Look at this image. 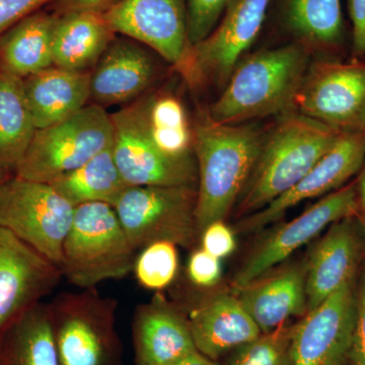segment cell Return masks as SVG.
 <instances>
[{"instance_id":"obj_7","label":"cell","mask_w":365,"mask_h":365,"mask_svg":"<svg viewBox=\"0 0 365 365\" xmlns=\"http://www.w3.org/2000/svg\"><path fill=\"white\" fill-rule=\"evenodd\" d=\"M76 206L51 184L13 175L0 186V227L59 268Z\"/></svg>"},{"instance_id":"obj_3","label":"cell","mask_w":365,"mask_h":365,"mask_svg":"<svg viewBox=\"0 0 365 365\" xmlns=\"http://www.w3.org/2000/svg\"><path fill=\"white\" fill-rule=\"evenodd\" d=\"M341 132L290 112L267 137L239 199L237 212L251 215L266 207L297 184L330 150Z\"/></svg>"},{"instance_id":"obj_19","label":"cell","mask_w":365,"mask_h":365,"mask_svg":"<svg viewBox=\"0 0 365 365\" xmlns=\"http://www.w3.org/2000/svg\"><path fill=\"white\" fill-rule=\"evenodd\" d=\"M90 74V100L105 108L143 96L153 85L157 67L150 53L134 41L114 39Z\"/></svg>"},{"instance_id":"obj_2","label":"cell","mask_w":365,"mask_h":365,"mask_svg":"<svg viewBox=\"0 0 365 365\" xmlns=\"http://www.w3.org/2000/svg\"><path fill=\"white\" fill-rule=\"evenodd\" d=\"M197 163L196 223L199 237L211 222L225 220L248 184L264 141L252 125H197L193 133Z\"/></svg>"},{"instance_id":"obj_5","label":"cell","mask_w":365,"mask_h":365,"mask_svg":"<svg viewBox=\"0 0 365 365\" xmlns=\"http://www.w3.org/2000/svg\"><path fill=\"white\" fill-rule=\"evenodd\" d=\"M47 307L60 365H124L116 299L86 288L57 294Z\"/></svg>"},{"instance_id":"obj_36","label":"cell","mask_w":365,"mask_h":365,"mask_svg":"<svg viewBox=\"0 0 365 365\" xmlns=\"http://www.w3.org/2000/svg\"><path fill=\"white\" fill-rule=\"evenodd\" d=\"M348 11L352 24L353 51L365 56V0H348Z\"/></svg>"},{"instance_id":"obj_8","label":"cell","mask_w":365,"mask_h":365,"mask_svg":"<svg viewBox=\"0 0 365 365\" xmlns=\"http://www.w3.org/2000/svg\"><path fill=\"white\" fill-rule=\"evenodd\" d=\"M196 203L197 186H129L114 208L135 251L155 242L191 248L200 237Z\"/></svg>"},{"instance_id":"obj_26","label":"cell","mask_w":365,"mask_h":365,"mask_svg":"<svg viewBox=\"0 0 365 365\" xmlns=\"http://www.w3.org/2000/svg\"><path fill=\"white\" fill-rule=\"evenodd\" d=\"M50 184L73 206L101 202L113 207L129 187L118 169L112 145Z\"/></svg>"},{"instance_id":"obj_22","label":"cell","mask_w":365,"mask_h":365,"mask_svg":"<svg viewBox=\"0 0 365 365\" xmlns=\"http://www.w3.org/2000/svg\"><path fill=\"white\" fill-rule=\"evenodd\" d=\"M306 265H294L237 290V297L260 329L269 333L307 312Z\"/></svg>"},{"instance_id":"obj_6","label":"cell","mask_w":365,"mask_h":365,"mask_svg":"<svg viewBox=\"0 0 365 365\" xmlns=\"http://www.w3.org/2000/svg\"><path fill=\"white\" fill-rule=\"evenodd\" d=\"M113 143L111 115L97 104L45 128L37 129L14 174L52 182L81 167Z\"/></svg>"},{"instance_id":"obj_9","label":"cell","mask_w":365,"mask_h":365,"mask_svg":"<svg viewBox=\"0 0 365 365\" xmlns=\"http://www.w3.org/2000/svg\"><path fill=\"white\" fill-rule=\"evenodd\" d=\"M148 98L111 115L112 150L128 186H197L195 157H170L153 143L148 122Z\"/></svg>"},{"instance_id":"obj_12","label":"cell","mask_w":365,"mask_h":365,"mask_svg":"<svg viewBox=\"0 0 365 365\" xmlns=\"http://www.w3.org/2000/svg\"><path fill=\"white\" fill-rule=\"evenodd\" d=\"M354 280L346 283L292 327V365H342L350 356L355 322Z\"/></svg>"},{"instance_id":"obj_17","label":"cell","mask_w":365,"mask_h":365,"mask_svg":"<svg viewBox=\"0 0 365 365\" xmlns=\"http://www.w3.org/2000/svg\"><path fill=\"white\" fill-rule=\"evenodd\" d=\"M132 336L136 365H175L197 350L188 317L160 294L136 307Z\"/></svg>"},{"instance_id":"obj_32","label":"cell","mask_w":365,"mask_h":365,"mask_svg":"<svg viewBox=\"0 0 365 365\" xmlns=\"http://www.w3.org/2000/svg\"><path fill=\"white\" fill-rule=\"evenodd\" d=\"M187 273L192 284L197 287H215L222 278V261L202 248L196 250L190 257Z\"/></svg>"},{"instance_id":"obj_40","label":"cell","mask_w":365,"mask_h":365,"mask_svg":"<svg viewBox=\"0 0 365 365\" xmlns=\"http://www.w3.org/2000/svg\"><path fill=\"white\" fill-rule=\"evenodd\" d=\"M14 173L9 172V170L0 169V186L9 179V177L13 176Z\"/></svg>"},{"instance_id":"obj_24","label":"cell","mask_w":365,"mask_h":365,"mask_svg":"<svg viewBox=\"0 0 365 365\" xmlns=\"http://www.w3.org/2000/svg\"><path fill=\"white\" fill-rule=\"evenodd\" d=\"M58 14L36 11L0 35V71L26 78L54 66Z\"/></svg>"},{"instance_id":"obj_20","label":"cell","mask_w":365,"mask_h":365,"mask_svg":"<svg viewBox=\"0 0 365 365\" xmlns=\"http://www.w3.org/2000/svg\"><path fill=\"white\" fill-rule=\"evenodd\" d=\"M188 321L196 349L212 360L262 334L239 297L227 294L203 299L190 312Z\"/></svg>"},{"instance_id":"obj_11","label":"cell","mask_w":365,"mask_h":365,"mask_svg":"<svg viewBox=\"0 0 365 365\" xmlns=\"http://www.w3.org/2000/svg\"><path fill=\"white\" fill-rule=\"evenodd\" d=\"M359 212V195L354 185L324 196L304 213L283 223L255 248L235 274V292L264 277L294 252L316 239L323 230L343 218Z\"/></svg>"},{"instance_id":"obj_18","label":"cell","mask_w":365,"mask_h":365,"mask_svg":"<svg viewBox=\"0 0 365 365\" xmlns=\"http://www.w3.org/2000/svg\"><path fill=\"white\" fill-rule=\"evenodd\" d=\"M353 217L333 223L309 256L306 265L307 312L354 280L364 253V240Z\"/></svg>"},{"instance_id":"obj_39","label":"cell","mask_w":365,"mask_h":365,"mask_svg":"<svg viewBox=\"0 0 365 365\" xmlns=\"http://www.w3.org/2000/svg\"><path fill=\"white\" fill-rule=\"evenodd\" d=\"M357 192L359 194L360 201L365 209V160L361 170H360L359 186H357Z\"/></svg>"},{"instance_id":"obj_33","label":"cell","mask_w":365,"mask_h":365,"mask_svg":"<svg viewBox=\"0 0 365 365\" xmlns=\"http://www.w3.org/2000/svg\"><path fill=\"white\" fill-rule=\"evenodd\" d=\"M200 240L201 248L220 260L234 253L237 248L235 234L225 225V220H217L208 225L201 232Z\"/></svg>"},{"instance_id":"obj_41","label":"cell","mask_w":365,"mask_h":365,"mask_svg":"<svg viewBox=\"0 0 365 365\" xmlns=\"http://www.w3.org/2000/svg\"><path fill=\"white\" fill-rule=\"evenodd\" d=\"M356 216L357 220H359L360 227H361L362 232H364L365 235V215H359V212H357Z\"/></svg>"},{"instance_id":"obj_31","label":"cell","mask_w":365,"mask_h":365,"mask_svg":"<svg viewBox=\"0 0 365 365\" xmlns=\"http://www.w3.org/2000/svg\"><path fill=\"white\" fill-rule=\"evenodd\" d=\"M190 48L207 38L222 18L230 0H186Z\"/></svg>"},{"instance_id":"obj_16","label":"cell","mask_w":365,"mask_h":365,"mask_svg":"<svg viewBox=\"0 0 365 365\" xmlns=\"http://www.w3.org/2000/svg\"><path fill=\"white\" fill-rule=\"evenodd\" d=\"M365 160V130L341 133L330 150L292 189L278 197L241 225L242 230L256 232L275 222L297 204L328 195L340 189L360 172Z\"/></svg>"},{"instance_id":"obj_21","label":"cell","mask_w":365,"mask_h":365,"mask_svg":"<svg viewBox=\"0 0 365 365\" xmlns=\"http://www.w3.org/2000/svg\"><path fill=\"white\" fill-rule=\"evenodd\" d=\"M24 91L36 128L68 119L88 106L91 74L51 66L23 78Z\"/></svg>"},{"instance_id":"obj_28","label":"cell","mask_w":365,"mask_h":365,"mask_svg":"<svg viewBox=\"0 0 365 365\" xmlns=\"http://www.w3.org/2000/svg\"><path fill=\"white\" fill-rule=\"evenodd\" d=\"M283 14L288 30L307 49H330L344 38L340 0H287Z\"/></svg>"},{"instance_id":"obj_13","label":"cell","mask_w":365,"mask_h":365,"mask_svg":"<svg viewBox=\"0 0 365 365\" xmlns=\"http://www.w3.org/2000/svg\"><path fill=\"white\" fill-rule=\"evenodd\" d=\"M270 4L271 0H230L213 32L190 48L184 63L190 74L225 85L260 34Z\"/></svg>"},{"instance_id":"obj_1","label":"cell","mask_w":365,"mask_h":365,"mask_svg":"<svg viewBox=\"0 0 365 365\" xmlns=\"http://www.w3.org/2000/svg\"><path fill=\"white\" fill-rule=\"evenodd\" d=\"M307 50L297 42L242 59L211 106L210 120L239 125L295 111V98L309 68Z\"/></svg>"},{"instance_id":"obj_30","label":"cell","mask_w":365,"mask_h":365,"mask_svg":"<svg viewBox=\"0 0 365 365\" xmlns=\"http://www.w3.org/2000/svg\"><path fill=\"white\" fill-rule=\"evenodd\" d=\"M292 328L284 325L241 346L228 365H292Z\"/></svg>"},{"instance_id":"obj_27","label":"cell","mask_w":365,"mask_h":365,"mask_svg":"<svg viewBox=\"0 0 365 365\" xmlns=\"http://www.w3.org/2000/svg\"><path fill=\"white\" fill-rule=\"evenodd\" d=\"M36 131L23 78L0 71V169L14 173Z\"/></svg>"},{"instance_id":"obj_15","label":"cell","mask_w":365,"mask_h":365,"mask_svg":"<svg viewBox=\"0 0 365 365\" xmlns=\"http://www.w3.org/2000/svg\"><path fill=\"white\" fill-rule=\"evenodd\" d=\"M59 268L0 227V330L54 292Z\"/></svg>"},{"instance_id":"obj_10","label":"cell","mask_w":365,"mask_h":365,"mask_svg":"<svg viewBox=\"0 0 365 365\" xmlns=\"http://www.w3.org/2000/svg\"><path fill=\"white\" fill-rule=\"evenodd\" d=\"M294 109L341 133L365 130V62L323 61L309 66Z\"/></svg>"},{"instance_id":"obj_23","label":"cell","mask_w":365,"mask_h":365,"mask_svg":"<svg viewBox=\"0 0 365 365\" xmlns=\"http://www.w3.org/2000/svg\"><path fill=\"white\" fill-rule=\"evenodd\" d=\"M104 14L71 11L59 14L54 33V66L72 71H88L115 39Z\"/></svg>"},{"instance_id":"obj_37","label":"cell","mask_w":365,"mask_h":365,"mask_svg":"<svg viewBox=\"0 0 365 365\" xmlns=\"http://www.w3.org/2000/svg\"><path fill=\"white\" fill-rule=\"evenodd\" d=\"M119 0H56L54 11L56 14L71 11H93L104 14Z\"/></svg>"},{"instance_id":"obj_25","label":"cell","mask_w":365,"mask_h":365,"mask_svg":"<svg viewBox=\"0 0 365 365\" xmlns=\"http://www.w3.org/2000/svg\"><path fill=\"white\" fill-rule=\"evenodd\" d=\"M0 365H60L47 304H35L0 330Z\"/></svg>"},{"instance_id":"obj_14","label":"cell","mask_w":365,"mask_h":365,"mask_svg":"<svg viewBox=\"0 0 365 365\" xmlns=\"http://www.w3.org/2000/svg\"><path fill=\"white\" fill-rule=\"evenodd\" d=\"M115 33L143 43L174 66L190 50L186 0H119L104 13Z\"/></svg>"},{"instance_id":"obj_35","label":"cell","mask_w":365,"mask_h":365,"mask_svg":"<svg viewBox=\"0 0 365 365\" xmlns=\"http://www.w3.org/2000/svg\"><path fill=\"white\" fill-rule=\"evenodd\" d=\"M356 322L350 357L352 365H365V269L356 292Z\"/></svg>"},{"instance_id":"obj_4","label":"cell","mask_w":365,"mask_h":365,"mask_svg":"<svg viewBox=\"0 0 365 365\" xmlns=\"http://www.w3.org/2000/svg\"><path fill=\"white\" fill-rule=\"evenodd\" d=\"M136 251L127 239L115 208L107 203L76 206L62 248V277L81 288H96L133 271Z\"/></svg>"},{"instance_id":"obj_34","label":"cell","mask_w":365,"mask_h":365,"mask_svg":"<svg viewBox=\"0 0 365 365\" xmlns=\"http://www.w3.org/2000/svg\"><path fill=\"white\" fill-rule=\"evenodd\" d=\"M51 0H0V35Z\"/></svg>"},{"instance_id":"obj_29","label":"cell","mask_w":365,"mask_h":365,"mask_svg":"<svg viewBox=\"0 0 365 365\" xmlns=\"http://www.w3.org/2000/svg\"><path fill=\"white\" fill-rule=\"evenodd\" d=\"M177 247L170 242H155L144 247L134 262L137 282L153 292L169 287L179 271Z\"/></svg>"},{"instance_id":"obj_38","label":"cell","mask_w":365,"mask_h":365,"mask_svg":"<svg viewBox=\"0 0 365 365\" xmlns=\"http://www.w3.org/2000/svg\"><path fill=\"white\" fill-rule=\"evenodd\" d=\"M175 365H220L216 360L208 359L202 353L195 350L178 361Z\"/></svg>"}]
</instances>
